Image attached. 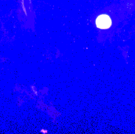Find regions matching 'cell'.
<instances>
[{"label": "cell", "mask_w": 135, "mask_h": 134, "mask_svg": "<svg viewBox=\"0 0 135 134\" xmlns=\"http://www.w3.org/2000/svg\"><path fill=\"white\" fill-rule=\"evenodd\" d=\"M96 24L98 28L104 29L110 27L111 24V21L108 15H101L97 18Z\"/></svg>", "instance_id": "obj_1"}]
</instances>
